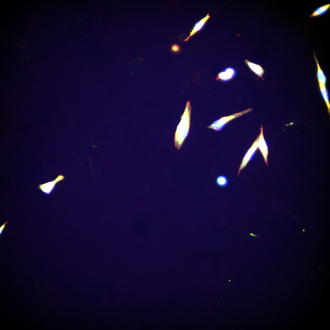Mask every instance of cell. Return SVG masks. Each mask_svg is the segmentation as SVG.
Returning a JSON list of instances; mask_svg holds the SVG:
<instances>
[{
	"instance_id": "cell-12",
	"label": "cell",
	"mask_w": 330,
	"mask_h": 330,
	"mask_svg": "<svg viewBox=\"0 0 330 330\" xmlns=\"http://www.w3.org/2000/svg\"><path fill=\"white\" fill-rule=\"evenodd\" d=\"M216 182L217 185L221 187L227 186L229 183V180L226 176L220 175L216 178Z\"/></svg>"
},
{
	"instance_id": "cell-2",
	"label": "cell",
	"mask_w": 330,
	"mask_h": 330,
	"mask_svg": "<svg viewBox=\"0 0 330 330\" xmlns=\"http://www.w3.org/2000/svg\"><path fill=\"white\" fill-rule=\"evenodd\" d=\"M252 110V108H249L241 112L235 113L230 116L222 117L214 121L212 124L208 126L207 128L212 129L216 131H219L225 127L227 123L232 120Z\"/></svg>"
},
{
	"instance_id": "cell-5",
	"label": "cell",
	"mask_w": 330,
	"mask_h": 330,
	"mask_svg": "<svg viewBox=\"0 0 330 330\" xmlns=\"http://www.w3.org/2000/svg\"><path fill=\"white\" fill-rule=\"evenodd\" d=\"M261 132L259 134L258 142V147L260 150L264 158L265 162L268 166L267 156L268 154V147L266 141L265 140L263 134V127L262 125L260 127Z\"/></svg>"
},
{
	"instance_id": "cell-7",
	"label": "cell",
	"mask_w": 330,
	"mask_h": 330,
	"mask_svg": "<svg viewBox=\"0 0 330 330\" xmlns=\"http://www.w3.org/2000/svg\"><path fill=\"white\" fill-rule=\"evenodd\" d=\"M210 17L209 13H208L199 22L196 23L195 24L193 30L190 32L189 36L187 37L184 41L186 42L187 41L190 37L193 36L197 31L201 30V29L204 27L205 23L208 20Z\"/></svg>"
},
{
	"instance_id": "cell-6",
	"label": "cell",
	"mask_w": 330,
	"mask_h": 330,
	"mask_svg": "<svg viewBox=\"0 0 330 330\" xmlns=\"http://www.w3.org/2000/svg\"><path fill=\"white\" fill-rule=\"evenodd\" d=\"M236 74L235 69L231 67L226 68L224 71L220 72L218 75L217 79H220L224 81H227L234 77Z\"/></svg>"
},
{
	"instance_id": "cell-8",
	"label": "cell",
	"mask_w": 330,
	"mask_h": 330,
	"mask_svg": "<svg viewBox=\"0 0 330 330\" xmlns=\"http://www.w3.org/2000/svg\"><path fill=\"white\" fill-rule=\"evenodd\" d=\"M314 57L317 66V78L318 82L324 86H326L327 80L326 77L320 65L315 51L314 52Z\"/></svg>"
},
{
	"instance_id": "cell-1",
	"label": "cell",
	"mask_w": 330,
	"mask_h": 330,
	"mask_svg": "<svg viewBox=\"0 0 330 330\" xmlns=\"http://www.w3.org/2000/svg\"><path fill=\"white\" fill-rule=\"evenodd\" d=\"M191 107L189 101L187 103L185 109L181 116V121L177 127L175 134L174 142L176 147L179 149L189 133L190 126Z\"/></svg>"
},
{
	"instance_id": "cell-10",
	"label": "cell",
	"mask_w": 330,
	"mask_h": 330,
	"mask_svg": "<svg viewBox=\"0 0 330 330\" xmlns=\"http://www.w3.org/2000/svg\"><path fill=\"white\" fill-rule=\"evenodd\" d=\"M330 8V3L321 6L317 8L309 17H314L320 16L326 13Z\"/></svg>"
},
{
	"instance_id": "cell-3",
	"label": "cell",
	"mask_w": 330,
	"mask_h": 330,
	"mask_svg": "<svg viewBox=\"0 0 330 330\" xmlns=\"http://www.w3.org/2000/svg\"><path fill=\"white\" fill-rule=\"evenodd\" d=\"M259 138V135L254 142L251 148L248 150L245 154L242 160L241 164L239 168L237 173V177L240 174V171L246 166L248 162L251 160L254 157L255 153V151L258 148V142Z\"/></svg>"
},
{
	"instance_id": "cell-11",
	"label": "cell",
	"mask_w": 330,
	"mask_h": 330,
	"mask_svg": "<svg viewBox=\"0 0 330 330\" xmlns=\"http://www.w3.org/2000/svg\"><path fill=\"white\" fill-rule=\"evenodd\" d=\"M320 90L321 95L323 97L326 104L328 112L329 115L330 114V104L329 101V96L326 86H324L318 82Z\"/></svg>"
},
{
	"instance_id": "cell-13",
	"label": "cell",
	"mask_w": 330,
	"mask_h": 330,
	"mask_svg": "<svg viewBox=\"0 0 330 330\" xmlns=\"http://www.w3.org/2000/svg\"><path fill=\"white\" fill-rule=\"evenodd\" d=\"M171 50L174 52H177L179 51L180 47L178 45L176 44H174L171 46Z\"/></svg>"
},
{
	"instance_id": "cell-9",
	"label": "cell",
	"mask_w": 330,
	"mask_h": 330,
	"mask_svg": "<svg viewBox=\"0 0 330 330\" xmlns=\"http://www.w3.org/2000/svg\"><path fill=\"white\" fill-rule=\"evenodd\" d=\"M245 62L249 68L259 77L262 78V75L264 73V71L262 67L260 65L251 62L247 59L245 60Z\"/></svg>"
},
{
	"instance_id": "cell-14",
	"label": "cell",
	"mask_w": 330,
	"mask_h": 330,
	"mask_svg": "<svg viewBox=\"0 0 330 330\" xmlns=\"http://www.w3.org/2000/svg\"><path fill=\"white\" fill-rule=\"evenodd\" d=\"M8 223V222H6L4 223L0 227V235L2 234V233L6 225Z\"/></svg>"
},
{
	"instance_id": "cell-4",
	"label": "cell",
	"mask_w": 330,
	"mask_h": 330,
	"mask_svg": "<svg viewBox=\"0 0 330 330\" xmlns=\"http://www.w3.org/2000/svg\"><path fill=\"white\" fill-rule=\"evenodd\" d=\"M65 177L62 175H59L54 180L42 184H39L38 187L42 192L46 194H50L58 182L63 180Z\"/></svg>"
}]
</instances>
